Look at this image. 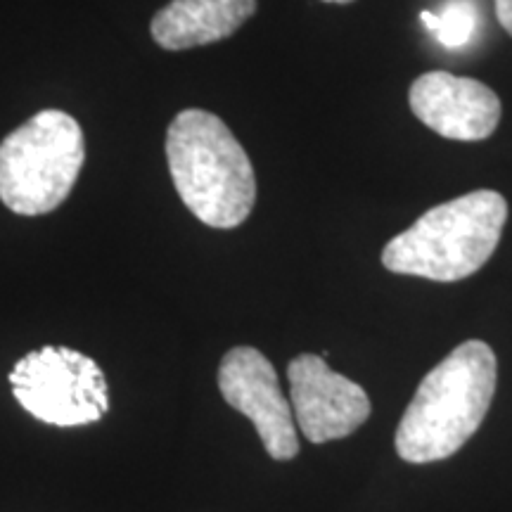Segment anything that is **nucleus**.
<instances>
[{"mask_svg": "<svg viewBox=\"0 0 512 512\" xmlns=\"http://www.w3.org/2000/svg\"><path fill=\"white\" fill-rule=\"evenodd\" d=\"M494 392L496 354L467 339L420 382L396 430V453L415 465L453 456L479 430Z\"/></svg>", "mask_w": 512, "mask_h": 512, "instance_id": "obj_1", "label": "nucleus"}, {"mask_svg": "<svg viewBox=\"0 0 512 512\" xmlns=\"http://www.w3.org/2000/svg\"><path fill=\"white\" fill-rule=\"evenodd\" d=\"M166 159L178 197L204 226L230 230L252 214L254 166L216 114L178 112L166 131Z\"/></svg>", "mask_w": 512, "mask_h": 512, "instance_id": "obj_2", "label": "nucleus"}, {"mask_svg": "<svg viewBox=\"0 0 512 512\" xmlns=\"http://www.w3.org/2000/svg\"><path fill=\"white\" fill-rule=\"evenodd\" d=\"M508 202L496 190L467 192L420 216L387 242L382 266L434 283H458L477 273L496 252Z\"/></svg>", "mask_w": 512, "mask_h": 512, "instance_id": "obj_3", "label": "nucleus"}, {"mask_svg": "<svg viewBox=\"0 0 512 512\" xmlns=\"http://www.w3.org/2000/svg\"><path fill=\"white\" fill-rule=\"evenodd\" d=\"M86 159L79 121L43 110L0 143V202L19 216H41L67 200Z\"/></svg>", "mask_w": 512, "mask_h": 512, "instance_id": "obj_4", "label": "nucleus"}, {"mask_svg": "<svg viewBox=\"0 0 512 512\" xmlns=\"http://www.w3.org/2000/svg\"><path fill=\"white\" fill-rule=\"evenodd\" d=\"M12 394L29 415L55 427H81L110 411L107 377L91 356L69 347H43L19 358Z\"/></svg>", "mask_w": 512, "mask_h": 512, "instance_id": "obj_5", "label": "nucleus"}, {"mask_svg": "<svg viewBox=\"0 0 512 512\" xmlns=\"http://www.w3.org/2000/svg\"><path fill=\"white\" fill-rule=\"evenodd\" d=\"M219 389L228 406L252 420L268 456L273 460L297 456L299 437L292 403L283 396L275 368L259 349H230L219 368Z\"/></svg>", "mask_w": 512, "mask_h": 512, "instance_id": "obj_6", "label": "nucleus"}, {"mask_svg": "<svg viewBox=\"0 0 512 512\" xmlns=\"http://www.w3.org/2000/svg\"><path fill=\"white\" fill-rule=\"evenodd\" d=\"M297 427L311 444L349 437L370 418L366 389L335 373L323 356L302 354L287 366Z\"/></svg>", "mask_w": 512, "mask_h": 512, "instance_id": "obj_7", "label": "nucleus"}, {"mask_svg": "<svg viewBox=\"0 0 512 512\" xmlns=\"http://www.w3.org/2000/svg\"><path fill=\"white\" fill-rule=\"evenodd\" d=\"M411 110L422 124L451 140H484L501 121V100L482 81L427 72L413 81Z\"/></svg>", "mask_w": 512, "mask_h": 512, "instance_id": "obj_8", "label": "nucleus"}, {"mask_svg": "<svg viewBox=\"0 0 512 512\" xmlns=\"http://www.w3.org/2000/svg\"><path fill=\"white\" fill-rule=\"evenodd\" d=\"M256 12V0H171L150 31L164 50H188L233 36Z\"/></svg>", "mask_w": 512, "mask_h": 512, "instance_id": "obj_9", "label": "nucleus"}, {"mask_svg": "<svg viewBox=\"0 0 512 512\" xmlns=\"http://www.w3.org/2000/svg\"><path fill=\"white\" fill-rule=\"evenodd\" d=\"M420 22L446 48H463L475 34L477 10L470 0H451L441 12H420Z\"/></svg>", "mask_w": 512, "mask_h": 512, "instance_id": "obj_10", "label": "nucleus"}, {"mask_svg": "<svg viewBox=\"0 0 512 512\" xmlns=\"http://www.w3.org/2000/svg\"><path fill=\"white\" fill-rule=\"evenodd\" d=\"M496 17L501 27L512 36V0H496Z\"/></svg>", "mask_w": 512, "mask_h": 512, "instance_id": "obj_11", "label": "nucleus"}, {"mask_svg": "<svg viewBox=\"0 0 512 512\" xmlns=\"http://www.w3.org/2000/svg\"><path fill=\"white\" fill-rule=\"evenodd\" d=\"M323 3H339V5H344V3H354V0H323Z\"/></svg>", "mask_w": 512, "mask_h": 512, "instance_id": "obj_12", "label": "nucleus"}]
</instances>
